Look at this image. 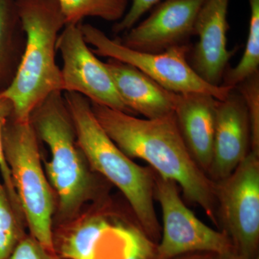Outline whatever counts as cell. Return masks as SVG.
<instances>
[{"label":"cell","mask_w":259,"mask_h":259,"mask_svg":"<svg viewBox=\"0 0 259 259\" xmlns=\"http://www.w3.org/2000/svg\"><path fill=\"white\" fill-rule=\"evenodd\" d=\"M205 0H165L144 21L117 39L125 47L143 52L160 53L188 44Z\"/></svg>","instance_id":"cell-10"},{"label":"cell","mask_w":259,"mask_h":259,"mask_svg":"<svg viewBox=\"0 0 259 259\" xmlns=\"http://www.w3.org/2000/svg\"><path fill=\"white\" fill-rule=\"evenodd\" d=\"M25 40L16 0H0V90H5L14 78Z\"/></svg>","instance_id":"cell-15"},{"label":"cell","mask_w":259,"mask_h":259,"mask_svg":"<svg viewBox=\"0 0 259 259\" xmlns=\"http://www.w3.org/2000/svg\"><path fill=\"white\" fill-rule=\"evenodd\" d=\"M65 24L77 25L86 18L117 23L126 13L128 0H56Z\"/></svg>","instance_id":"cell-17"},{"label":"cell","mask_w":259,"mask_h":259,"mask_svg":"<svg viewBox=\"0 0 259 259\" xmlns=\"http://www.w3.org/2000/svg\"><path fill=\"white\" fill-rule=\"evenodd\" d=\"M161 0H131L132 5L128 11L112 27L115 34L124 33L139 23L141 17L156 6Z\"/></svg>","instance_id":"cell-22"},{"label":"cell","mask_w":259,"mask_h":259,"mask_svg":"<svg viewBox=\"0 0 259 259\" xmlns=\"http://www.w3.org/2000/svg\"><path fill=\"white\" fill-rule=\"evenodd\" d=\"M23 216L15 208L0 175V259L8 258L28 236Z\"/></svg>","instance_id":"cell-19"},{"label":"cell","mask_w":259,"mask_h":259,"mask_svg":"<svg viewBox=\"0 0 259 259\" xmlns=\"http://www.w3.org/2000/svg\"><path fill=\"white\" fill-rule=\"evenodd\" d=\"M30 120L38 139L49 148L51 157L44 170L57 195L61 219L69 221L93 197L95 185L77 144L64 93L56 92L47 97L32 111Z\"/></svg>","instance_id":"cell-4"},{"label":"cell","mask_w":259,"mask_h":259,"mask_svg":"<svg viewBox=\"0 0 259 259\" xmlns=\"http://www.w3.org/2000/svg\"><path fill=\"white\" fill-rule=\"evenodd\" d=\"M215 184L221 231L237 254L258 259L259 154L250 151L229 176Z\"/></svg>","instance_id":"cell-7"},{"label":"cell","mask_w":259,"mask_h":259,"mask_svg":"<svg viewBox=\"0 0 259 259\" xmlns=\"http://www.w3.org/2000/svg\"><path fill=\"white\" fill-rule=\"evenodd\" d=\"M230 0H205L199 10L194 35L198 41L190 51V64L206 82L221 86L234 51L227 48Z\"/></svg>","instance_id":"cell-12"},{"label":"cell","mask_w":259,"mask_h":259,"mask_svg":"<svg viewBox=\"0 0 259 259\" xmlns=\"http://www.w3.org/2000/svg\"><path fill=\"white\" fill-rule=\"evenodd\" d=\"M16 3L25 47L14 78L2 91L13 104L15 118L24 121L30 120L35 107L51 94L63 93L56 51L66 24L56 0H16Z\"/></svg>","instance_id":"cell-3"},{"label":"cell","mask_w":259,"mask_h":259,"mask_svg":"<svg viewBox=\"0 0 259 259\" xmlns=\"http://www.w3.org/2000/svg\"><path fill=\"white\" fill-rule=\"evenodd\" d=\"M108 221L100 216L87 218L77 223L54 246L63 259H93L95 247Z\"/></svg>","instance_id":"cell-16"},{"label":"cell","mask_w":259,"mask_h":259,"mask_svg":"<svg viewBox=\"0 0 259 259\" xmlns=\"http://www.w3.org/2000/svg\"><path fill=\"white\" fill-rule=\"evenodd\" d=\"M3 148L30 236L56 253L53 229L55 202L42 167L39 139L30 120H18L12 116L5 126Z\"/></svg>","instance_id":"cell-5"},{"label":"cell","mask_w":259,"mask_h":259,"mask_svg":"<svg viewBox=\"0 0 259 259\" xmlns=\"http://www.w3.org/2000/svg\"><path fill=\"white\" fill-rule=\"evenodd\" d=\"M154 198L161 206V240L155 259H172L193 253L222 255L233 250L226 233L196 217L181 198L179 186L155 172Z\"/></svg>","instance_id":"cell-8"},{"label":"cell","mask_w":259,"mask_h":259,"mask_svg":"<svg viewBox=\"0 0 259 259\" xmlns=\"http://www.w3.org/2000/svg\"><path fill=\"white\" fill-rule=\"evenodd\" d=\"M13 113H14V109H13V104L8 97L3 95V91L0 90V175L15 208L23 216L18 195L15 192L13 180H12L10 169L5 161L4 148H3V134H4L5 126L13 115Z\"/></svg>","instance_id":"cell-21"},{"label":"cell","mask_w":259,"mask_h":259,"mask_svg":"<svg viewBox=\"0 0 259 259\" xmlns=\"http://www.w3.org/2000/svg\"><path fill=\"white\" fill-rule=\"evenodd\" d=\"M83 37L97 56L131 65L158 84L175 93L209 94L218 100L226 99L233 88L214 86L204 81L189 62L190 46H177L160 53L143 52L122 45L91 24H81Z\"/></svg>","instance_id":"cell-6"},{"label":"cell","mask_w":259,"mask_h":259,"mask_svg":"<svg viewBox=\"0 0 259 259\" xmlns=\"http://www.w3.org/2000/svg\"><path fill=\"white\" fill-rule=\"evenodd\" d=\"M91 105L99 123L126 156L144 160L160 177L176 182L185 199L199 206L219 227L215 182L194 161L174 113L142 119L98 104Z\"/></svg>","instance_id":"cell-1"},{"label":"cell","mask_w":259,"mask_h":259,"mask_svg":"<svg viewBox=\"0 0 259 259\" xmlns=\"http://www.w3.org/2000/svg\"><path fill=\"white\" fill-rule=\"evenodd\" d=\"M6 259H63L49 251L32 237L27 236Z\"/></svg>","instance_id":"cell-23"},{"label":"cell","mask_w":259,"mask_h":259,"mask_svg":"<svg viewBox=\"0 0 259 259\" xmlns=\"http://www.w3.org/2000/svg\"><path fill=\"white\" fill-rule=\"evenodd\" d=\"M250 151L249 117L244 100L236 89L218 100L212 159L207 176L214 182L229 176Z\"/></svg>","instance_id":"cell-11"},{"label":"cell","mask_w":259,"mask_h":259,"mask_svg":"<svg viewBox=\"0 0 259 259\" xmlns=\"http://www.w3.org/2000/svg\"><path fill=\"white\" fill-rule=\"evenodd\" d=\"M213 259H243L239 255L237 254L234 250L222 255H214Z\"/></svg>","instance_id":"cell-25"},{"label":"cell","mask_w":259,"mask_h":259,"mask_svg":"<svg viewBox=\"0 0 259 259\" xmlns=\"http://www.w3.org/2000/svg\"><path fill=\"white\" fill-rule=\"evenodd\" d=\"M72 118L80 149L93 171L101 175L122 192L149 239L161 236L154 205L155 171L141 166L117 147L99 123L86 97L63 93Z\"/></svg>","instance_id":"cell-2"},{"label":"cell","mask_w":259,"mask_h":259,"mask_svg":"<svg viewBox=\"0 0 259 259\" xmlns=\"http://www.w3.org/2000/svg\"><path fill=\"white\" fill-rule=\"evenodd\" d=\"M244 100L250 129V151L259 154V71L235 88Z\"/></svg>","instance_id":"cell-20"},{"label":"cell","mask_w":259,"mask_h":259,"mask_svg":"<svg viewBox=\"0 0 259 259\" xmlns=\"http://www.w3.org/2000/svg\"><path fill=\"white\" fill-rule=\"evenodd\" d=\"M218 100L209 94L177 93V126L194 161L207 175L212 159Z\"/></svg>","instance_id":"cell-13"},{"label":"cell","mask_w":259,"mask_h":259,"mask_svg":"<svg viewBox=\"0 0 259 259\" xmlns=\"http://www.w3.org/2000/svg\"><path fill=\"white\" fill-rule=\"evenodd\" d=\"M214 255L209 253H193L180 255L172 259H213Z\"/></svg>","instance_id":"cell-24"},{"label":"cell","mask_w":259,"mask_h":259,"mask_svg":"<svg viewBox=\"0 0 259 259\" xmlns=\"http://www.w3.org/2000/svg\"><path fill=\"white\" fill-rule=\"evenodd\" d=\"M249 28L244 53L235 67L228 68L221 85L235 88L246 78L259 71V0H248Z\"/></svg>","instance_id":"cell-18"},{"label":"cell","mask_w":259,"mask_h":259,"mask_svg":"<svg viewBox=\"0 0 259 259\" xmlns=\"http://www.w3.org/2000/svg\"><path fill=\"white\" fill-rule=\"evenodd\" d=\"M81 24L66 25L57 41L63 93H75L98 104L134 115L122 101L105 63L89 47Z\"/></svg>","instance_id":"cell-9"},{"label":"cell","mask_w":259,"mask_h":259,"mask_svg":"<svg viewBox=\"0 0 259 259\" xmlns=\"http://www.w3.org/2000/svg\"><path fill=\"white\" fill-rule=\"evenodd\" d=\"M105 65L126 107L147 119L174 113L177 94L168 91L131 65L108 59Z\"/></svg>","instance_id":"cell-14"}]
</instances>
